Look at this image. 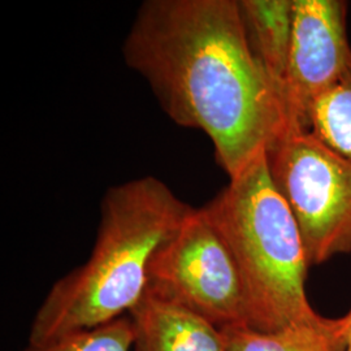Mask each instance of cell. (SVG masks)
I'll return each mask as SVG.
<instances>
[{
  "label": "cell",
  "mask_w": 351,
  "mask_h": 351,
  "mask_svg": "<svg viewBox=\"0 0 351 351\" xmlns=\"http://www.w3.org/2000/svg\"><path fill=\"white\" fill-rule=\"evenodd\" d=\"M123 52L176 124L207 134L229 180L294 129L251 51L239 0H147Z\"/></svg>",
  "instance_id": "obj_1"
},
{
  "label": "cell",
  "mask_w": 351,
  "mask_h": 351,
  "mask_svg": "<svg viewBox=\"0 0 351 351\" xmlns=\"http://www.w3.org/2000/svg\"><path fill=\"white\" fill-rule=\"evenodd\" d=\"M193 210L151 176L110 189L88 262L52 285L27 343H46L129 314L147 289L155 252Z\"/></svg>",
  "instance_id": "obj_2"
},
{
  "label": "cell",
  "mask_w": 351,
  "mask_h": 351,
  "mask_svg": "<svg viewBox=\"0 0 351 351\" xmlns=\"http://www.w3.org/2000/svg\"><path fill=\"white\" fill-rule=\"evenodd\" d=\"M226 239L245 284L250 326L275 332L319 316L308 301L300 229L275 188L267 154L258 156L203 207Z\"/></svg>",
  "instance_id": "obj_3"
},
{
  "label": "cell",
  "mask_w": 351,
  "mask_h": 351,
  "mask_svg": "<svg viewBox=\"0 0 351 351\" xmlns=\"http://www.w3.org/2000/svg\"><path fill=\"white\" fill-rule=\"evenodd\" d=\"M271 180L288 204L310 267L351 252V162L310 130L289 129L267 150Z\"/></svg>",
  "instance_id": "obj_4"
},
{
  "label": "cell",
  "mask_w": 351,
  "mask_h": 351,
  "mask_svg": "<svg viewBox=\"0 0 351 351\" xmlns=\"http://www.w3.org/2000/svg\"><path fill=\"white\" fill-rule=\"evenodd\" d=\"M147 288L221 330L250 326L239 264L204 208H194L155 252Z\"/></svg>",
  "instance_id": "obj_5"
},
{
  "label": "cell",
  "mask_w": 351,
  "mask_h": 351,
  "mask_svg": "<svg viewBox=\"0 0 351 351\" xmlns=\"http://www.w3.org/2000/svg\"><path fill=\"white\" fill-rule=\"evenodd\" d=\"M348 3L294 0L293 34L282 98L293 128L308 130L315 101L351 62Z\"/></svg>",
  "instance_id": "obj_6"
},
{
  "label": "cell",
  "mask_w": 351,
  "mask_h": 351,
  "mask_svg": "<svg viewBox=\"0 0 351 351\" xmlns=\"http://www.w3.org/2000/svg\"><path fill=\"white\" fill-rule=\"evenodd\" d=\"M128 315L133 351H228L221 329L151 289Z\"/></svg>",
  "instance_id": "obj_7"
},
{
  "label": "cell",
  "mask_w": 351,
  "mask_h": 351,
  "mask_svg": "<svg viewBox=\"0 0 351 351\" xmlns=\"http://www.w3.org/2000/svg\"><path fill=\"white\" fill-rule=\"evenodd\" d=\"M239 7L251 51L282 97L291 46L294 0H239Z\"/></svg>",
  "instance_id": "obj_8"
},
{
  "label": "cell",
  "mask_w": 351,
  "mask_h": 351,
  "mask_svg": "<svg viewBox=\"0 0 351 351\" xmlns=\"http://www.w3.org/2000/svg\"><path fill=\"white\" fill-rule=\"evenodd\" d=\"M228 351H346L348 322L341 317L316 316L275 332L249 326L223 329Z\"/></svg>",
  "instance_id": "obj_9"
},
{
  "label": "cell",
  "mask_w": 351,
  "mask_h": 351,
  "mask_svg": "<svg viewBox=\"0 0 351 351\" xmlns=\"http://www.w3.org/2000/svg\"><path fill=\"white\" fill-rule=\"evenodd\" d=\"M308 130L351 162V62L339 81L315 101Z\"/></svg>",
  "instance_id": "obj_10"
},
{
  "label": "cell",
  "mask_w": 351,
  "mask_h": 351,
  "mask_svg": "<svg viewBox=\"0 0 351 351\" xmlns=\"http://www.w3.org/2000/svg\"><path fill=\"white\" fill-rule=\"evenodd\" d=\"M134 326L129 315L46 343H27L24 351H133Z\"/></svg>",
  "instance_id": "obj_11"
},
{
  "label": "cell",
  "mask_w": 351,
  "mask_h": 351,
  "mask_svg": "<svg viewBox=\"0 0 351 351\" xmlns=\"http://www.w3.org/2000/svg\"><path fill=\"white\" fill-rule=\"evenodd\" d=\"M348 322V332H346V351H351V308L345 315Z\"/></svg>",
  "instance_id": "obj_12"
}]
</instances>
